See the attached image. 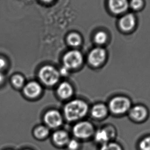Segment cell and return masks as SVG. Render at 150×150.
Instances as JSON below:
<instances>
[{"mask_svg": "<svg viewBox=\"0 0 150 150\" xmlns=\"http://www.w3.org/2000/svg\"><path fill=\"white\" fill-rule=\"evenodd\" d=\"M88 110V106L86 101L75 99L69 100L63 107V116L69 122L80 121L85 117Z\"/></svg>", "mask_w": 150, "mask_h": 150, "instance_id": "1", "label": "cell"}, {"mask_svg": "<svg viewBox=\"0 0 150 150\" xmlns=\"http://www.w3.org/2000/svg\"><path fill=\"white\" fill-rule=\"evenodd\" d=\"M38 77L41 83L48 87H52L60 82L61 76L57 69L47 65L40 69L38 73Z\"/></svg>", "mask_w": 150, "mask_h": 150, "instance_id": "2", "label": "cell"}, {"mask_svg": "<svg viewBox=\"0 0 150 150\" xmlns=\"http://www.w3.org/2000/svg\"><path fill=\"white\" fill-rule=\"evenodd\" d=\"M44 125L50 129H57L62 125L64 122L63 114L57 109H50L45 112L43 116Z\"/></svg>", "mask_w": 150, "mask_h": 150, "instance_id": "3", "label": "cell"}, {"mask_svg": "<svg viewBox=\"0 0 150 150\" xmlns=\"http://www.w3.org/2000/svg\"><path fill=\"white\" fill-rule=\"evenodd\" d=\"M94 133V129L91 123L86 121H79L75 123L72 129V133L77 139H86Z\"/></svg>", "mask_w": 150, "mask_h": 150, "instance_id": "4", "label": "cell"}, {"mask_svg": "<svg viewBox=\"0 0 150 150\" xmlns=\"http://www.w3.org/2000/svg\"><path fill=\"white\" fill-rule=\"evenodd\" d=\"M131 107V102L125 97L117 96L112 98L109 103L110 111L116 114H121L127 112Z\"/></svg>", "mask_w": 150, "mask_h": 150, "instance_id": "5", "label": "cell"}, {"mask_svg": "<svg viewBox=\"0 0 150 150\" xmlns=\"http://www.w3.org/2000/svg\"><path fill=\"white\" fill-rule=\"evenodd\" d=\"M63 66L69 69H77L83 62V57L78 50H71L65 54L63 59Z\"/></svg>", "mask_w": 150, "mask_h": 150, "instance_id": "6", "label": "cell"}, {"mask_svg": "<svg viewBox=\"0 0 150 150\" xmlns=\"http://www.w3.org/2000/svg\"><path fill=\"white\" fill-rule=\"evenodd\" d=\"M22 91L25 97L30 99H35L41 96L43 92V87L39 82L33 80L26 83Z\"/></svg>", "mask_w": 150, "mask_h": 150, "instance_id": "7", "label": "cell"}, {"mask_svg": "<svg viewBox=\"0 0 150 150\" xmlns=\"http://www.w3.org/2000/svg\"><path fill=\"white\" fill-rule=\"evenodd\" d=\"M56 94L62 100H70L74 94V88L69 82L62 81L57 85Z\"/></svg>", "mask_w": 150, "mask_h": 150, "instance_id": "8", "label": "cell"}, {"mask_svg": "<svg viewBox=\"0 0 150 150\" xmlns=\"http://www.w3.org/2000/svg\"><path fill=\"white\" fill-rule=\"evenodd\" d=\"M71 138L69 132L64 129H56L52 135L53 144L59 148L65 147Z\"/></svg>", "mask_w": 150, "mask_h": 150, "instance_id": "9", "label": "cell"}, {"mask_svg": "<svg viewBox=\"0 0 150 150\" xmlns=\"http://www.w3.org/2000/svg\"><path fill=\"white\" fill-rule=\"evenodd\" d=\"M106 52L104 50L101 48H96L90 52L88 61L92 66L97 67L104 62Z\"/></svg>", "mask_w": 150, "mask_h": 150, "instance_id": "10", "label": "cell"}, {"mask_svg": "<svg viewBox=\"0 0 150 150\" xmlns=\"http://www.w3.org/2000/svg\"><path fill=\"white\" fill-rule=\"evenodd\" d=\"M115 136L114 129L110 127H106L103 129H100L96 132L95 134V140L96 142L100 144L108 143L110 138Z\"/></svg>", "mask_w": 150, "mask_h": 150, "instance_id": "11", "label": "cell"}, {"mask_svg": "<svg viewBox=\"0 0 150 150\" xmlns=\"http://www.w3.org/2000/svg\"><path fill=\"white\" fill-rule=\"evenodd\" d=\"M108 4L111 11L116 14L125 12L129 6L127 0H109Z\"/></svg>", "mask_w": 150, "mask_h": 150, "instance_id": "12", "label": "cell"}, {"mask_svg": "<svg viewBox=\"0 0 150 150\" xmlns=\"http://www.w3.org/2000/svg\"><path fill=\"white\" fill-rule=\"evenodd\" d=\"M148 115L147 110L144 106L137 105L132 108L129 112V116L136 121H142Z\"/></svg>", "mask_w": 150, "mask_h": 150, "instance_id": "13", "label": "cell"}, {"mask_svg": "<svg viewBox=\"0 0 150 150\" xmlns=\"http://www.w3.org/2000/svg\"><path fill=\"white\" fill-rule=\"evenodd\" d=\"M135 18L131 13L123 16L120 20L119 24L121 29L125 31H129L133 28L135 25Z\"/></svg>", "mask_w": 150, "mask_h": 150, "instance_id": "14", "label": "cell"}, {"mask_svg": "<svg viewBox=\"0 0 150 150\" xmlns=\"http://www.w3.org/2000/svg\"><path fill=\"white\" fill-rule=\"evenodd\" d=\"M50 129L46 125H38L33 129V135L38 140L45 139L50 135Z\"/></svg>", "mask_w": 150, "mask_h": 150, "instance_id": "15", "label": "cell"}, {"mask_svg": "<svg viewBox=\"0 0 150 150\" xmlns=\"http://www.w3.org/2000/svg\"><path fill=\"white\" fill-rule=\"evenodd\" d=\"M91 112L94 118H102L108 114V108L104 104H96L92 108Z\"/></svg>", "mask_w": 150, "mask_h": 150, "instance_id": "16", "label": "cell"}, {"mask_svg": "<svg viewBox=\"0 0 150 150\" xmlns=\"http://www.w3.org/2000/svg\"><path fill=\"white\" fill-rule=\"evenodd\" d=\"M11 83L17 89H22L26 83L25 78L20 74H16L13 76L11 79Z\"/></svg>", "mask_w": 150, "mask_h": 150, "instance_id": "17", "label": "cell"}, {"mask_svg": "<svg viewBox=\"0 0 150 150\" xmlns=\"http://www.w3.org/2000/svg\"><path fill=\"white\" fill-rule=\"evenodd\" d=\"M67 41L71 46H79L81 43V38L77 33H71L67 37Z\"/></svg>", "mask_w": 150, "mask_h": 150, "instance_id": "18", "label": "cell"}, {"mask_svg": "<svg viewBox=\"0 0 150 150\" xmlns=\"http://www.w3.org/2000/svg\"><path fill=\"white\" fill-rule=\"evenodd\" d=\"M80 146V143L76 138H71L65 146L67 150H78Z\"/></svg>", "mask_w": 150, "mask_h": 150, "instance_id": "19", "label": "cell"}, {"mask_svg": "<svg viewBox=\"0 0 150 150\" xmlns=\"http://www.w3.org/2000/svg\"><path fill=\"white\" fill-rule=\"evenodd\" d=\"M100 150H122L121 146L114 142H108L102 144Z\"/></svg>", "mask_w": 150, "mask_h": 150, "instance_id": "20", "label": "cell"}, {"mask_svg": "<svg viewBox=\"0 0 150 150\" xmlns=\"http://www.w3.org/2000/svg\"><path fill=\"white\" fill-rule=\"evenodd\" d=\"M106 40H107V35L106 33L102 31L99 32L95 36V41L97 44H103L106 42Z\"/></svg>", "mask_w": 150, "mask_h": 150, "instance_id": "21", "label": "cell"}, {"mask_svg": "<svg viewBox=\"0 0 150 150\" xmlns=\"http://www.w3.org/2000/svg\"><path fill=\"white\" fill-rule=\"evenodd\" d=\"M139 148L141 150H150V136L142 140L140 142Z\"/></svg>", "mask_w": 150, "mask_h": 150, "instance_id": "22", "label": "cell"}, {"mask_svg": "<svg viewBox=\"0 0 150 150\" xmlns=\"http://www.w3.org/2000/svg\"><path fill=\"white\" fill-rule=\"evenodd\" d=\"M143 4L142 0H132L130 2V6L132 8L137 10L142 7Z\"/></svg>", "mask_w": 150, "mask_h": 150, "instance_id": "23", "label": "cell"}, {"mask_svg": "<svg viewBox=\"0 0 150 150\" xmlns=\"http://www.w3.org/2000/svg\"><path fill=\"white\" fill-rule=\"evenodd\" d=\"M60 75L61 77H67L69 74L70 70L64 66H63L62 67H61V69L58 70Z\"/></svg>", "mask_w": 150, "mask_h": 150, "instance_id": "24", "label": "cell"}, {"mask_svg": "<svg viewBox=\"0 0 150 150\" xmlns=\"http://www.w3.org/2000/svg\"><path fill=\"white\" fill-rule=\"evenodd\" d=\"M6 61L4 59L2 58H0V71H1L3 69H4L6 66Z\"/></svg>", "mask_w": 150, "mask_h": 150, "instance_id": "25", "label": "cell"}, {"mask_svg": "<svg viewBox=\"0 0 150 150\" xmlns=\"http://www.w3.org/2000/svg\"><path fill=\"white\" fill-rule=\"evenodd\" d=\"M5 77L4 75L2 73H1L0 71V85L4 83V82L5 80Z\"/></svg>", "mask_w": 150, "mask_h": 150, "instance_id": "26", "label": "cell"}, {"mask_svg": "<svg viewBox=\"0 0 150 150\" xmlns=\"http://www.w3.org/2000/svg\"><path fill=\"white\" fill-rule=\"evenodd\" d=\"M43 2L45 3H50L52 1V0H42Z\"/></svg>", "mask_w": 150, "mask_h": 150, "instance_id": "27", "label": "cell"}, {"mask_svg": "<svg viewBox=\"0 0 150 150\" xmlns=\"http://www.w3.org/2000/svg\"><path fill=\"white\" fill-rule=\"evenodd\" d=\"M30 150V149H25V150Z\"/></svg>", "mask_w": 150, "mask_h": 150, "instance_id": "28", "label": "cell"}, {"mask_svg": "<svg viewBox=\"0 0 150 150\" xmlns=\"http://www.w3.org/2000/svg\"></svg>", "mask_w": 150, "mask_h": 150, "instance_id": "29", "label": "cell"}]
</instances>
